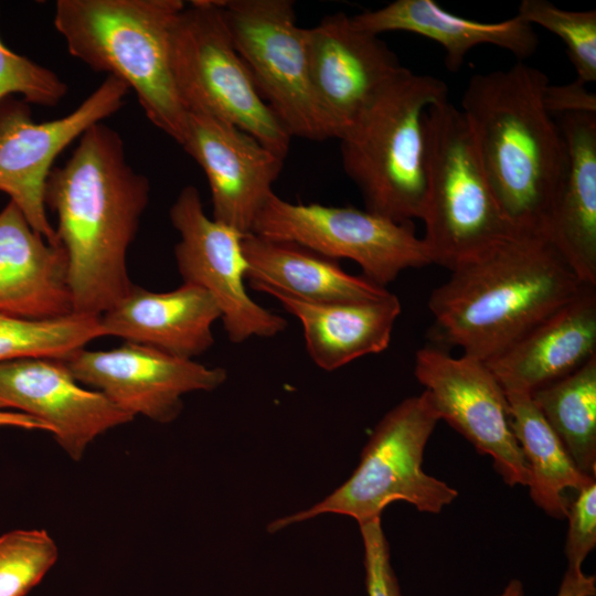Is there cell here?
Here are the masks:
<instances>
[{"instance_id":"31","label":"cell","mask_w":596,"mask_h":596,"mask_svg":"<svg viewBox=\"0 0 596 596\" xmlns=\"http://www.w3.org/2000/svg\"><path fill=\"white\" fill-rule=\"evenodd\" d=\"M567 508L565 542L567 570L582 572V565L596 545V480L575 491Z\"/></svg>"},{"instance_id":"10","label":"cell","mask_w":596,"mask_h":596,"mask_svg":"<svg viewBox=\"0 0 596 596\" xmlns=\"http://www.w3.org/2000/svg\"><path fill=\"white\" fill-rule=\"evenodd\" d=\"M251 233L294 242L332 259H351L366 279L382 287L408 268L433 264L412 223L353 206L291 203L275 192L257 214Z\"/></svg>"},{"instance_id":"8","label":"cell","mask_w":596,"mask_h":596,"mask_svg":"<svg viewBox=\"0 0 596 596\" xmlns=\"http://www.w3.org/2000/svg\"><path fill=\"white\" fill-rule=\"evenodd\" d=\"M221 0H195L171 34V67L191 113L224 119L286 158L292 137L264 100L226 26Z\"/></svg>"},{"instance_id":"2","label":"cell","mask_w":596,"mask_h":596,"mask_svg":"<svg viewBox=\"0 0 596 596\" xmlns=\"http://www.w3.org/2000/svg\"><path fill=\"white\" fill-rule=\"evenodd\" d=\"M583 286L543 234L515 232L450 269L432 291L434 336L488 362Z\"/></svg>"},{"instance_id":"34","label":"cell","mask_w":596,"mask_h":596,"mask_svg":"<svg viewBox=\"0 0 596 596\" xmlns=\"http://www.w3.org/2000/svg\"><path fill=\"white\" fill-rule=\"evenodd\" d=\"M595 590V576L585 575L583 571H566L557 596H594Z\"/></svg>"},{"instance_id":"24","label":"cell","mask_w":596,"mask_h":596,"mask_svg":"<svg viewBox=\"0 0 596 596\" xmlns=\"http://www.w3.org/2000/svg\"><path fill=\"white\" fill-rule=\"evenodd\" d=\"M246 281L256 291L270 288L309 302L366 301L391 291L364 276L347 273L337 259L300 244L244 235Z\"/></svg>"},{"instance_id":"19","label":"cell","mask_w":596,"mask_h":596,"mask_svg":"<svg viewBox=\"0 0 596 596\" xmlns=\"http://www.w3.org/2000/svg\"><path fill=\"white\" fill-rule=\"evenodd\" d=\"M99 318L105 336L194 360L213 345L212 328L221 311L212 296L193 284L164 292L134 284Z\"/></svg>"},{"instance_id":"25","label":"cell","mask_w":596,"mask_h":596,"mask_svg":"<svg viewBox=\"0 0 596 596\" xmlns=\"http://www.w3.org/2000/svg\"><path fill=\"white\" fill-rule=\"evenodd\" d=\"M504 391L513 433L529 468L530 497L545 513L562 520L570 502L565 493L577 491L596 478L576 467L529 393Z\"/></svg>"},{"instance_id":"3","label":"cell","mask_w":596,"mask_h":596,"mask_svg":"<svg viewBox=\"0 0 596 596\" xmlns=\"http://www.w3.org/2000/svg\"><path fill=\"white\" fill-rule=\"evenodd\" d=\"M549 84L519 61L475 74L460 108L503 215L515 231L543 235L567 167L561 128L543 104Z\"/></svg>"},{"instance_id":"35","label":"cell","mask_w":596,"mask_h":596,"mask_svg":"<svg viewBox=\"0 0 596 596\" xmlns=\"http://www.w3.org/2000/svg\"><path fill=\"white\" fill-rule=\"evenodd\" d=\"M0 426L19 427L31 430L40 429L51 433L50 427L41 421L19 412L0 411Z\"/></svg>"},{"instance_id":"4","label":"cell","mask_w":596,"mask_h":596,"mask_svg":"<svg viewBox=\"0 0 596 596\" xmlns=\"http://www.w3.org/2000/svg\"><path fill=\"white\" fill-rule=\"evenodd\" d=\"M181 0H58L54 26L68 53L132 89L153 126L181 146L188 110L171 67Z\"/></svg>"},{"instance_id":"20","label":"cell","mask_w":596,"mask_h":596,"mask_svg":"<svg viewBox=\"0 0 596 596\" xmlns=\"http://www.w3.org/2000/svg\"><path fill=\"white\" fill-rule=\"evenodd\" d=\"M73 313L67 257L11 201L0 211V315L53 319Z\"/></svg>"},{"instance_id":"16","label":"cell","mask_w":596,"mask_h":596,"mask_svg":"<svg viewBox=\"0 0 596 596\" xmlns=\"http://www.w3.org/2000/svg\"><path fill=\"white\" fill-rule=\"evenodd\" d=\"M181 147L203 169L213 219L243 235L278 179L284 159L237 126L201 113H188Z\"/></svg>"},{"instance_id":"14","label":"cell","mask_w":596,"mask_h":596,"mask_svg":"<svg viewBox=\"0 0 596 596\" xmlns=\"http://www.w3.org/2000/svg\"><path fill=\"white\" fill-rule=\"evenodd\" d=\"M64 363L79 384L100 392L134 417L161 424L181 414L184 394L214 391L227 379L223 368L130 342L109 350L83 348Z\"/></svg>"},{"instance_id":"17","label":"cell","mask_w":596,"mask_h":596,"mask_svg":"<svg viewBox=\"0 0 596 596\" xmlns=\"http://www.w3.org/2000/svg\"><path fill=\"white\" fill-rule=\"evenodd\" d=\"M15 409L51 429L74 460L100 434L134 419L104 394L82 387L63 360L0 363V411Z\"/></svg>"},{"instance_id":"6","label":"cell","mask_w":596,"mask_h":596,"mask_svg":"<svg viewBox=\"0 0 596 596\" xmlns=\"http://www.w3.org/2000/svg\"><path fill=\"white\" fill-rule=\"evenodd\" d=\"M426 196L422 237L449 270L518 232L503 215L482 169L467 120L448 98L425 114Z\"/></svg>"},{"instance_id":"12","label":"cell","mask_w":596,"mask_h":596,"mask_svg":"<svg viewBox=\"0 0 596 596\" xmlns=\"http://www.w3.org/2000/svg\"><path fill=\"white\" fill-rule=\"evenodd\" d=\"M414 361L415 377L439 419L489 455L508 486L528 487L529 468L513 433L509 400L487 363L435 347L417 350Z\"/></svg>"},{"instance_id":"22","label":"cell","mask_w":596,"mask_h":596,"mask_svg":"<svg viewBox=\"0 0 596 596\" xmlns=\"http://www.w3.org/2000/svg\"><path fill=\"white\" fill-rule=\"evenodd\" d=\"M302 327L311 361L334 371L365 355L384 351L392 337L402 305L392 292L366 301L309 302L281 291L264 288Z\"/></svg>"},{"instance_id":"36","label":"cell","mask_w":596,"mask_h":596,"mask_svg":"<svg viewBox=\"0 0 596 596\" xmlns=\"http://www.w3.org/2000/svg\"><path fill=\"white\" fill-rule=\"evenodd\" d=\"M496 596H524L523 584L519 579H511L503 590Z\"/></svg>"},{"instance_id":"11","label":"cell","mask_w":596,"mask_h":596,"mask_svg":"<svg viewBox=\"0 0 596 596\" xmlns=\"http://www.w3.org/2000/svg\"><path fill=\"white\" fill-rule=\"evenodd\" d=\"M128 92L125 83L108 75L70 114L42 123L33 120L24 100L0 102V191L50 244H60L44 203L55 159L89 127L118 111Z\"/></svg>"},{"instance_id":"32","label":"cell","mask_w":596,"mask_h":596,"mask_svg":"<svg viewBox=\"0 0 596 596\" xmlns=\"http://www.w3.org/2000/svg\"><path fill=\"white\" fill-rule=\"evenodd\" d=\"M359 526L364 549L368 596H402L381 518L361 523Z\"/></svg>"},{"instance_id":"1","label":"cell","mask_w":596,"mask_h":596,"mask_svg":"<svg viewBox=\"0 0 596 596\" xmlns=\"http://www.w3.org/2000/svg\"><path fill=\"white\" fill-rule=\"evenodd\" d=\"M149 195V180L128 163L120 135L102 123L52 169L44 203L57 216L73 312L100 317L132 287L127 253Z\"/></svg>"},{"instance_id":"28","label":"cell","mask_w":596,"mask_h":596,"mask_svg":"<svg viewBox=\"0 0 596 596\" xmlns=\"http://www.w3.org/2000/svg\"><path fill=\"white\" fill-rule=\"evenodd\" d=\"M518 17L558 36L576 70L577 79L596 81V11L565 10L546 0H522Z\"/></svg>"},{"instance_id":"27","label":"cell","mask_w":596,"mask_h":596,"mask_svg":"<svg viewBox=\"0 0 596 596\" xmlns=\"http://www.w3.org/2000/svg\"><path fill=\"white\" fill-rule=\"evenodd\" d=\"M100 318L81 313L53 319L0 315V363L47 358L66 360L104 337Z\"/></svg>"},{"instance_id":"15","label":"cell","mask_w":596,"mask_h":596,"mask_svg":"<svg viewBox=\"0 0 596 596\" xmlns=\"http://www.w3.org/2000/svg\"><path fill=\"white\" fill-rule=\"evenodd\" d=\"M309 73L318 104L340 139L404 67L379 35L343 12L307 29Z\"/></svg>"},{"instance_id":"13","label":"cell","mask_w":596,"mask_h":596,"mask_svg":"<svg viewBox=\"0 0 596 596\" xmlns=\"http://www.w3.org/2000/svg\"><path fill=\"white\" fill-rule=\"evenodd\" d=\"M169 215L180 237L174 246L179 274L183 283L196 285L212 296L228 340L243 343L284 332L287 320L254 301L247 292L244 235L209 217L193 185L180 191Z\"/></svg>"},{"instance_id":"9","label":"cell","mask_w":596,"mask_h":596,"mask_svg":"<svg viewBox=\"0 0 596 596\" xmlns=\"http://www.w3.org/2000/svg\"><path fill=\"white\" fill-rule=\"evenodd\" d=\"M232 41L266 104L291 137L333 138L309 73L307 29L291 0H223Z\"/></svg>"},{"instance_id":"26","label":"cell","mask_w":596,"mask_h":596,"mask_svg":"<svg viewBox=\"0 0 596 596\" xmlns=\"http://www.w3.org/2000/svg\"><path fill=\"white\" fill-rule=\"evenodd\" d=\"M584 473L596 475V355L567 376L530 394Z\"/></svg>"},{"instance_id":"30","label":"cell","mask_w":596,"mask_h":596,"mask_svg":"<svg viewBox=\"0 0 596 596\" xmlns=\"http://www.w3.org/2000/svg\"><path fill=\"white\" fill-rule=\"evenodd\" d=\"M67 92L56 73L11 51L0 39V102L21 94L26 104L55 106Z\"/></svg>"},{"instance_id":"18","label":"cell","mask_w":596,"mask_h":596,"mask_svg":"<svg viewBox=\"0 0 596 596\" xmlns=\"http://www.w3.org/2000/svg\"><path fill=\"white\" fill-rule=\"evenodd\" d=\"M596 355V287L584 285L567 302L511 347L486 362L504 390L533 393Z\"/></svg>"},{"instance_id":"21","label":"cell","mask_w":596,"mask_h":596,"mask_svg":"<svg viewBox=\"0 0 596 596\" xmlns=\"http://www.w3.org/2000/svg\"><path fill=\"white\" fill-rule=\"evenodd\" d=\"M566 172L544 236L584 285L596 287V114L562 115Z\"/></svg>"},{"instance_id":"29","label":"cell","mask_w":596,"mask_h":596,"mask_svg":"<svg viewBox=\"0 0 596 596\" xmlns=\"http://www.w3.org/2000/svg\"><path fill=\"white\" fill-rule=\"evenodd\" d=\"M58 558L44 530H14L0 536V596H25Z\"/></svg>"},{"instance_id":"33","label":"cell","mask_w":596,"mask_h":596,"mask_svg":"<svg viewBox=\"0 0 596 596\" xmlns=\"http://www.w3.org/2000/svg\"><path fill=\"white\" fill-rule=\"evenodd\" d=\"M543 104L552 116L555 113L561 116L575 113L596 114L595 93L577 78L562 85L550 83L543 93Z\"/></svg>"},{"instance_id":"23","label":"cell","mask_w":596,"mask_h":596,"mask_svg":"<svg viewBox=\"0 0 596 596\" xmlns=\"http://www.w3.org/2000/svg\"><path fill=\"white\" fill-rule=\"evenodd\" d=\"M351 18L358 28L375 35L403 31L437 42L445 50L446 67L453 72L478 45L507 50L519 61L530 57L539 46L533 25L517 14L499 22L475 21L444 10L434 0H395Z\"/></svg>"},{"instance_id":"5","label":"cell","mask_w":596,"mask_h":596,"mask_svg":"<svg viewBox=\"0 0 596 596\" xmlns=\"http://www.w3.org/2000/svg\"><path fill=\"white\" fill-rule=\"evenodd\" d=\"M445 98V82L403 67L339 139L343 169L360 190L365 210L400 223L422 219L425 114Z\"/></svg>"},{"instance_id":"7","label":"cell","mask_w":596,"mask_h":596,"mask_svg":"<svg viewBox=\"0 0 596 596\" xmlns=\"http://www.w3.org/2000/svg\"><path fill=\"white\" fill-rule=\"evenodd\" d=\"M439 421L425 391L403 400L377 423L347 481L310 508L274 520L268 531L324 513L348 515L361 524L381 518L396 501L419 512L439 513L458 496L455 488L423 469L425 447Z\"/></svg>"}]
</instances>
